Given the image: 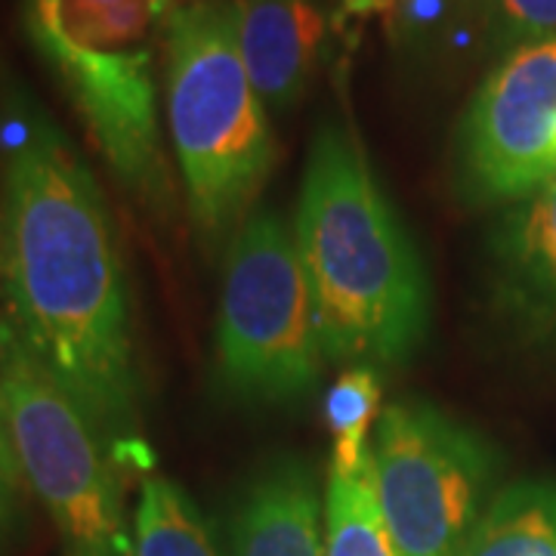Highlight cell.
I'll use <instances>...</instances> for the list:
<instances>
[{
    "mask_svg": "<svg viewBox=\"0 0 556 556\" xmlns=\"http://www.w3.org/2000/svg\"><path fill=\"white\" fill-rule=\"evenodd\" d=\"M371 479L399 556H455L501 492V452L433 402H393L378 420Z\"/></svg>",
    "mask_w": 556,
    "mask_h": 556,
    "instance_id": "7",
    "label": "cell"
},
{
    "mask_svg": "<svg viewBox=\"0 0 556 556\" xmlns=\"http://www.w3.org/2000/svg\"><path fill=\"white\" fill-rule=\"evenodd\" d=\"M0 452H13L10 424H7V408H3V393H0Z\"/></svg>",
    "mask_w": 556,
    "mask_h": 556,
    "instance_id": "19",
    "label": "cell"
},
{
    "mask_svg": "<svg viewBox=\"0 0 556 556\" xmlns=\"http://www.w3.org/2000/svg\"><path fill=\"white\" fill-rule=\"evenodd\" d=\"M0 393L22 477L53 519L62 556H139L109 439L40 368L10 318H0Z\"/></svg>",
    "mask_w": 556,
    "mask_h": 556,
    "instance_id": "5",
    "label": "cell"
},
{
    "mask_svg": "<svg viewBox=\"0 0 556 556\" xmlns=\"http://www.w3.org/2000/svg\"><path fill=\"white\" fill-rule=\"evenodd\" d=\"M455 556H556V482L504 485Z\"/></svg>",
    "mask_w": 556,
    "mask_h": 556,
    "instance_id": "12",
    "label": "cell"
},
{
    "mask_svg": "<svg viewBox=\"0 0 556 556\" xmlns=\"http://www.w3.org/2000/svg\"><path fill=\"white\" fill-rule=\"evenodd\" d=\"M0 273L10 325L121 460L137 445L139 375L118 236L97 177L43 118L7 159Z\"/></svg>",
    "mask_w": 556,
    "mask_h": 556,
    "instance_id": "1",
    "label": "cell"
},
{
    "mask_svg": "<svg viewBox=\"0 0 556 556\" xmlns=\"http://www.w3.org/2000/svg\"><path fill=\"white\" fill-rule=\"evenodd\" d=\"M22 479L25 477H22L16 452H0V535L13 522L16 504H20Z\"/></svg>",
    "mask_w": 556,
    "mask_h": 556,
    "instance_id": "18",
    "label": "cell"
},
{
    "mask_svg": "<svg viewBox=\"0 0 556 556\" xmlns=\"http://www.w3.org/2000/svg\"><path fill=\"white\" fill-rule=\"evenodd\" d=\"M223 556H328L325 501L313 470L276 457L244 485L232 507Z\"/></svg>",
    "mask_w": 556,
    "mask_h": 556,
    "instance_id": "11",
    "label": "cell"
},
{
    "mask_svg": "<svg viewBox=\"0 0 556 556\" xmlns=\"http://www.w3.org/2000/svg\"><path fill=\"white\" fill-rule=\"evenodd\" d=\"M177 0H28V31L60 72L105 164L152 211L170 207L159 50Z\"/></svg>",
    "mask_w": 556,
    "mask_h": 556,
    "instance_id": "4",
    "label": "cell"
},
{
    "mask_svg": "<svg viewBox=\"0 0 556 556\" xmlns=\"http://www.w3.org/2000/svg\"><path fill=\"white\" fill-rule=\"evenodd\" d=\"M479 50L504 60L519 47L556 38V0H473Z\"/></svg>",
    "mask_w": 556,
    "mask_h": 556,
    "instance_id": "16",
    "label": "cell"
},
{
    "mask_svg": "<svg viewBox=\"0 0 556 556\" xmlns=\"http://www.w3.org/2000/svg\"><path fill=\"white\" fill-rule=\"evenodd\" d=\"M402 35L427 40L433 31H445L457 22H470L473 0H396Z\"/></svg>",
    "mask_w": 556,
    "mask_h": 556,
    "instance_id": "17",
    "label": "cell"
},
{
    "mask_svg": "<svg viewBox=\"0 0 556 556\" xmlns=\"http://www.w3.org/2000/svg\"><path fill=\"white\" fill-rule=\"evenodd\" d=\"M239 50L266 112L294 109L313 87L328 43L321 0H236Z\"/></svg>",
    "mask_w": 556,
    "mask_h": 556,
    "instance_id": "10",
    "label": "cell"
},
{
    "mask_svg": "<svg viewBox=\"0 0 556 556\" xmlns=\"http://www.w3.org/2000/svg\"><path fill=\"white\" fill-rule=\"evenodd\" d=\"M495 306L532 343L556 346V174L510 204L492 244Z\"/></svg>",
    "mask_w": 556,
    "mask_h": 556,
    "instance_id": "9",
    "label": "cell"
},
{
    "mask_svg": "<svg viewBox=\"0 0 556 556\" xmlns=\"http://www.w3.org/2000/svg\"><path fill=\"white\" fill-rule=\"evenodd\" d=\"M294 241L328 362L402 365L430 328V281L350 121L318 124Z\"/></svg>",
    "mask_w": 556,
    "mask_h": 556,
    "instance_id": "2",
    "label": "cell"
},
{
    "mask_svg": "<svg viewBox=\"0 0 556 556\" xmlns=\"http://www.w3.org/2000/svg\"><path fill=\"white\" fill-rule=\"evenodd\" d=\"M380 378L371 365H350L340 375L328 396H325V417L331 427V467L334 473L358 470L368 457V430L380 412Z\"/></svg>",
    "mask_w": 556,
    "mask_h": 556,
    "instance_id": "15",
    "label": "cell"
},
{
    "mask_svg": "<svg viewBox=\"0 0 556 556\" xmlns=\"http://www.w3.org/2000/svg\"><path fill=\"white\" fill-rule=\"evenodd\" d=\"M167 124L192 223L236 232L276 164L269 112L239 50L236 0H177L164 31Z\"/></svg>",
    "mask_w": 556,
    "mask_h": 556,
    "instance_id": "3",
    "label": "cell"
},
{
    "mask_svg": "<svg viewBox=\"0 0 556 556\" xmlns=\"http://www.w3.org/2000/svg\"><path fill=\"white\" fill-rule=\"evenodd\" d=\"M325 554L328 556H399L380 514L371 452L350 473L328 470L325 495Z\"/></svg>",
    "mask_w": 556,
    "mask_h": 556,
    "instance_id": "14",
    "label": "cell"
},
{
    "mask_svg": "<svg viewBox=\"0 0 556 556\" xmlns=\"http://www.w3.org/2000/svg\"><path fill=\"white\" fill-rule=\"evenodd\" d=\"M134 526L139 556H223L195 501L161 473L142 479Z\"/></svg>",
    "mask_w": 556,
    "mask_h": 556,
    "instance_id": "13",
    "label": "cell"
},
{
    "mask_svg": "<svg viewBox=\"0 0 556 556\" xmlns=\"http://www.w3.org/2000/svg\"><path fill=\"white\" fill-rule=\"evenodd\" d=\"M556 174V38L489 72L457 127V186L477 207L517 204Z\"/></svg>",
    "mask_w": 556,
    "mask_h": 556,
    "instance_id": "8",
    "label": "cell"
},
{
    "mask_svg": "<svg viewBox=\"0 0 556 556\" xmlns=\"http://www.w3.org/2000/svg\"><path fill=\"white\" fill-rule=\"evenodd\" d=\"M219 375L254 402H298L328 362L294 229L257 211L232 232L217 318Z\"/></svg>",
    "mask_w": 556,
    "mask_h": 556,
    "instance_id": "6",
    "label": "cell"
}]
</instances>
